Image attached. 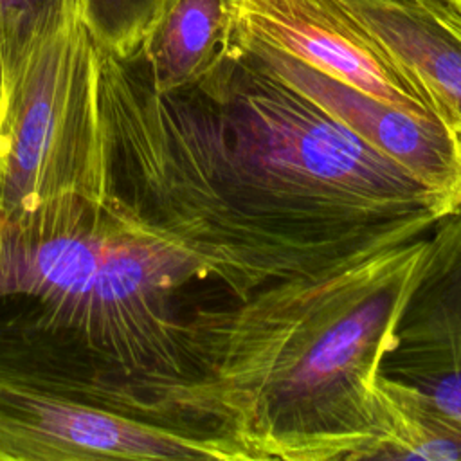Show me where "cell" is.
<instances>
[{
	"mask_svg": "<svg viewBox=\"0 0 461 461\" xmlns=\"http://www.w3.org/2000/svg\"><path fill=\"white\" fill-rule=\"evenodd\" d=\"M99 104L112 194L232 299L342 272L457 209L232 38L200 81L166 94L99 47Z\"/></svg>",
	"mask_w": 461,
	"mask_h": 461,
	"instance_id": "1",
	"label": "cell"
},
{
	"mask_svg": "<svg viewBox=\"0 0 461 461\" xmlns=\"http://www.w3.org/2000/svg\"><path fill=\"white\" fill-rule=\"evenodd\" d=\"M207 279L115 194L0 216V382L169 427L189 378L187 292Z\"/></svg>",
	"mask_w": 461,
	"mask_h": 461,
	"instance_id": "2",
	"label": "cell"
},
{
	"mask_svg": "<svg viewBox=\"0 0 461 461\" xmlns=\"http://www.w3.org/2000/svg\"><path fill=\"white\" fill-rule=\"evenodd\" d=\"M425 238L337 274L196 304L169 427L211 443L218 461H362L376 434L375 378Z\"/></svg>",
	"mask_w": 461,
	"mask_h": 461,
	"instance_id": "3",
	"label": "cell"
},
{
	"mask_svg": "<svg viewBox=\"0 0 461 461\" xmlns=\"http://www.w3.org/2000/svg\"><path fill=\"white\" fill-rule=\"evenodd\" d=\"M65 196H112L99 47L81 0H54L0 61V216Z\"/></svg>",
	"mask_w": 461,
	"mask_h": 461,
	"instance_id": "4",
	"label": "cell"
},
{
	"mask_svg": "<svg viewBox=\"0 0 461 461\" xmlns=\"http://www.w3.org/2000/svg\"><path fill=\"white\" fill-rule=\"evenodd\" d=\"M234 31L371 97L409 113L443 121L425 85L342 0H238Z\"/></svg>",
	"mask_w": 461,
	"mask_h": 461,
	"instance_id": "5",
	"label": "cell"
},
{
	"mask_svg": "<svg viewBox=\"0 0 461 461\" xmlns=\"http://www.w3.org/2000/svg\"><path fill=\"white\" fill-rule=\"evenodd\" d=\"M212 459L211 443L25 385L0 382V461Z\"/></svg>",
	"mask_w": 461,
	"mask_h": 461,
	"instance_id": "6",
	"label": "cell"
},
{
	"mask_svg": "<svg viewBox=\"0 0 461 461\" xmlns=\"http://www.w3.org/2000/svg\"><path fill=\"white\" fill-rule=\"evenodd\" d=\"M232 41L376 153L457 207L461 205V137L447 122L409 113L371 97L238 31Z\"/></svg>",
	"mask_w": 461,
	"mask_h": 461,
	"instance_id": "7",
	"label": "cell"
},
{
	"mask_svg": "<svg viewBox=\"0 0 461 461\" xmlns=\"http://www.w3.org/2000/svg\"><path fill=\"white\" fill-rule=\"evenodd\" d=\"M380 371L420 387L461 421V205L425 238Z\"/></svg>",
	"mask_w": 461,
	"mask_h": 461,
	"instance_id": "8",
	"label": "cell"
},
{
	"mask_svg": "<svg viewBox=\"0 0 461 461\" xmlns=\"http://www.w3.org/2000/svg\"><path fill=\"white\" fill-rule=\"evenodd\" d=\"M366 29L432 94L461 137V4L452 0H342Z\"/></svg>",
	"mask_w": 461,
	"mask_h": 461,
	"instance_id": "9",
	"label": "cell"
},
{
	"mask_svg": "<svg viewBox=\"0 0 461 461\" xmlns=\"http://www.w3.org/2000/svg\"><path fill=\"white\" fill-rule=\"evenodd\" d=\"M238 0H162L135 59L155 92L200 81L234 34Z\"/></svg>",
	"mask_w": 461,
	"mask_h": 461,
	"instance_id": "10",
	"label": "cell"
},
{
	"mask_svg": "<svg viewBox=\"0 0 461 461\" xmlns=\"http://www.w3.org/2000/svg\"><path fill=\"white\" fill-rule=\"evenodd\" d=\"M376 434L362 459L461 461V421L403 380L375 378Z\"/></svg>",
	"mask_w": 461,
	"mask_h": 461,
	"instance_id": "11",
	"label": "cell"
},
{
	"mask_svg": "<svg viewBox=\"0 0 461 461\" xmlns=\"http://www.w3.org/2000/svg\"><path fill=\"white\" fill-rule=\"evenodd\" d=\"M162 0H81L99 47L119 59L137 56Z\"/></svg>",
	"mask_w": 461,
	"mask_h": 461,
	"instance_id": "12",
	"label": "cell"
},
{
	"mask_svg": "<svg viewBox=\"0 0 461 461\" xmlns=\"http://www.w3.org/2000/svg\"><path fill=\"white\" fill-rule=\"evenodd\" d=\"M52 4L54 0H0V61L18 49L29 29Z\"/></svg>",
	"mask_w": 461,
	"mask_h": 461,
	"instance_id": "13",
	"label": "cell"
},
{
	"mask_svg": "<svg viewBox=\"0 0 461 461\" xmlns=\"http://www.w3.org/2000/svg\"><path fill=\"white\" fill-rule=\"evenodd\" d=\"M452 2H457V4H461V0H452Z\"/></svg>",
	"mask_w": 461,
	"mask_h": 461,
	"instance_id": "14",
	"label": "cell"
}]
</instances>
